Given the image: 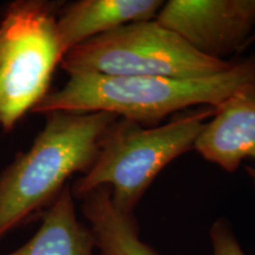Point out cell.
<instances>
[{"mask_svg":"<svg viewBox=\"0 0 255 255\" xmlns=\"http://www.w3.org/2000/svg\"><path fill=\"white\" fill-rule=\"evenodd\" d=\"M155 20L202 55L223 59L255 31V0H170Z\"/></svg>","mask_w":255,"mask_h":255,"instance_id":"8992f818","label":"cell"},{"mask_svg":"<svg viewBox=\"0 0 255 255\" xmlns=\"http://www.w3.org/2000/svg\"><path fill=\"white\" fill-rule=\"evenodd\" d=\"M234 62L205 56L156 20L136 21L72 47L60 68L115 77L203 78L227 71Z\"/></svg>","mask_w":255,"mask_h":255,"instance_id":"5b68a950","label":"cell"},{"mask_svg":"<svg viewBox=\"0 0 255 255\" xmlns=\"http://www.w3.org/2000/svg\"><path fill=\"white\" fill-rule=\"evenodd\" d=\"M213 255H246L227 222L218 221L210 229Z\"/></svg>","mask_w":255,"mask_h":255,"instance_id":"8fae6325","label":"cell"},{"mask_svg":"<svg viewBox=\"0 0 255 255\" xmlns=\"http://www.w3.org/2000/svg\"><path fill=\"white\" fill-rule=\"evenodd\" d=\"M73 199L71 186L66 184L44 213L36 234L6 255H94V234L77 219Z\"/></svg>","mask_w":255,"mask_h":255,"instance_id":"9c48e42d","label":"cell"},{"mask_svg":"<svg viewBox=\"0 0 255 255\" xmlns=\"http://www.w3.org/2000/svg\"><path fill=\"white\" fill-rule=\"evenodd\" d=\"M255 88V53L227 71L203 78L115 77L69 73L65 85L50 91L31 113H109L139 124L157 123L189 107L218 108L233 95Z\"/></svg>","mask_w":255,"mask_h":255,"instance_id":"6da1fadb","label":"cell"},{"mask_svg":"<svg viewBox=\"0 0 255 255\" xmlns=\"http://www.w3.org/2000/svg\"><path fill=\"white\" fill-rule=\"evenodd\" d=\"M214 114L215 108L202 107L158 128L119 117L105 132L90 169L71 187L73 197L83 200L97 188L109 187L114 206L133 214L159 171L194 148Z\"/></svg>","mask_w":255,"mask_h":255,"instance_id":"3957f363","label":"cell"},{"mask_svg":"<svg viewBox=\"0 0 255 255\" xmlns=\"http://www.w3.org/2000/svg\"><path fill=\"white\" fill-rule=\"evenodd\" d=\"M82 212L101 255H158L139 238L133 214L121 212L109 187H100L83 199Z\"/></svg>","mask_w":255,"mask_h":255,"instance_id":"30bf717a","label":"cell"},{"mask_svg":"<svg viewBox=\"0 0 255 255\" xmlns=\"http://www.w3.org/2000/svg\"><path fill=\"white\" fill-rule=\"evenodd\" d=\"M58 2L15 0L0 20V129L9 132L50 92L65 50Z\"/></svg>","mask_w":255,"mask_h":255,"instance_id":"277c9868","label":"cell"},{"mask_svg":"<svg viewBox=\"0 0 255 255\" xmlns=\"http://www.w3.org/2000/svg\"><path fill=\"white\" fill-rule=\"evenodd\" d=\"M246 171L247 174L250 175V177L253 180V183L255 186V167H246Z\"/></svg>","mask_w":255,"mask_h":255,"instance_id":"7c38bea8","label":"cell"},{"mask_svg":"<svg viewBox=\"0 0 255 255\" xmlns=\"http://www.w3.org/2000/svg\"><path fill=\"white\" fill-rule=\"evenodd\" d=\"M117 119L109 113L46 114L31 148L0 174V241L49 208L70 176L87 173Z\"/></svg>","mask_w":255,"mask_h":255,"instance_id":"7a4b0ae2","label":"cell"},{"mask_svg":"<svg viewBox=\"0 0 255 255\" xmlns=\"http://www.w3.org/2000/svg\"><path fill=\"white\" fill-rule=\"evenodd\" d=\"M161 0H79L64 6L57 31L65 53L91 38L136 21L155 20Z\"/></svg>","mask_w":255,"mask_h":255,"instance_id":"ba28073f","label":"cell"},{"mask_svg":"<svg viewBox=\"0 0 255 255\" xmlns=\"http://www.w3.org/2000/svg\"><path fill=\"white\" fill-rule=\"evenodd\" d=\"M197 137L194 148L228 173L246 158L255 159V88L233 95L220 107Z\"/></svg>","mask_w":255,"mask_h":255,"instance_id":"52a82bcc","label":"cell"}]
</instances>
